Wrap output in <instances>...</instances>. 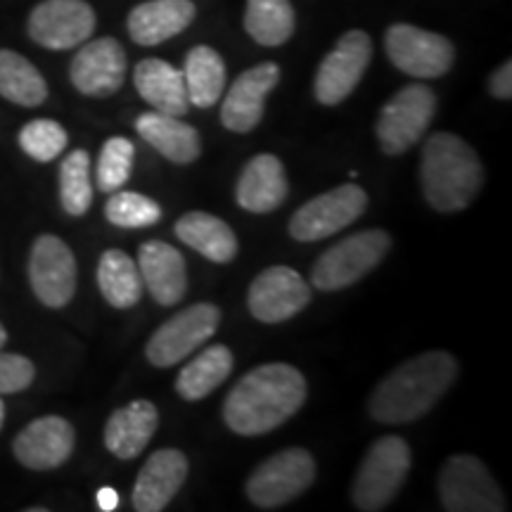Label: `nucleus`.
Wrapping results in <instances>:
<instances>
[{
    "label": "nucleus",
    "mask_w": 512,
    "mask_h": 512,
    "mask_svg": "<svg viewBox=\"0 0 512 512\" xmlns=\"http://www.w3.org/2000/svg\"><path fill=\"white\" fill-rule=\"evenodd\" d=\"M304 375L287 363H266L249 370L223 401V420L235 434L259 437L285 425L304 406Z\"/></svg>",
    "instance_id": "nucleus-1"
},
{
    "label": "nucleus",
    "mask_w": 512,
    "mask_h": 512,
    "mask_svg": "<svg viewBox=\"0 0 512 512\" xmlns=\"http://www.w3.org/2000/svg\"><path fill=\"white\" fill-rule=\"evenodd\" d=\"M456 377L458 361L448 351H425L384 377L370 399V415L387 425L418 420L437 406Z\"/></svg>",
    "instance_id": "nucleus-2"
},
{
    "label": "nucleus",
    "mask_w": 512,
    "mask_h": 512,
    "mask_svg": "<svg viewBox=\"0 0 512 512\" xmlns=\"http://www.w3.org/2000/svg\"><path fill=\"white\" fill-rule=\"evenodd\" d=\"M420 185L432 209L441 214L463 211L482 190L484 166L463 138L439 131L422 147Z\"/></svg>",
    "instance_id": "nucleus-3"
},
{
    "label": "nucleus",
    "mask_w": 512,
    "mask_h": 512,
    "mask_svg": "<svg viewBox=\"0 0 512 512\" xmlns=\"http://www.w3.org/2000/svg\"><path fill=\"white\" fill-rule=\"evenodd\" d=\"M408 472H411V446L406 444V439L396 434L377 439L356 472L354 489H351L356 510L377 512L387 508L406 484Z\"/></svg>",
    "instance_id": "nucleus-4"
},
{
    "label": "nucleus",
    "mask_w": 512,
    "mask_h": 512,
    "mask_svg": "<svg viewBox=\"0 0 512 512\" xmlns=\"http://www.w3.org/2000/svg\"><path fill=\"white\" fill-rule=\"evenodd\" d=\"M392 249V238L387 230L370 228L354 233L351 238L339 240L328 252L320 254L313 264L311 280L320 292H337L358 283L373 271Z\"/></svg>",
    "instance_id": "nucleus-5"
},
{
    "label": "nucleus",
    "mask_w": 512,
    "mask_h": 512,
    "mask_svg": "<svg viewBox=\"0 0 512 512\" xmlns=\"http://www.w3.org/2000/svg\"><path fill=\"white\" fill-rule=\"evenodd\" d=\"M437 112V95L425 83H411L401 88L377 117V140L384 155L396 157L411 150L425 136Z\"/></svg>",
    "instance_id": "nucleus-6"
},
{
    "label": "nucleus",
    "mask_w": 512,
    "mask_h": 512,
    "mask_svg": "<svg viewBox=\"0 0 512 512\" xmlns=\"http://www.w3.org/2000/svg\"><path fill=\"white\" fill-rule=\"evenodd\" d=\"M316 479V463L306 448H285L266 458L247 479V498L256 508L275 510L299 498Z\"/></svg>",
    "instance_id": "nucleus-7"
},
{
    "label": "nucleus",
    "mask_w": 512,
    "mask_h": 512,
    "mask_svg": "<svg viewBox=\"0 0 512 512\" xmlns=\"http://www.w3.org/2000/svg\"><path fill=\"white\" fill-rule=\"evenodd\" d=\"M439 498L448 512H503L505 498L489 467L475 456H451L439 472Z\"/></svg>",
    "instance_id": "nucleus-8"
},
{
    "label": "nucleus",
    "mask_w": 512,
    "mask_h": 512,
    "mask_svg": "<svg viewBox=\"0 0 512 512\" xmlns=\"http://www.w3.org/2000/svg\"><path fill=\"white\" fill-rule=\"evenodd\" d=\"M384 50L394 67L413 79H439L456 60V48L446 36L413 24H392L384 34Z\"/></svg>",
    "instance_id": "nucleus-9"
},
{
    "label": "nucleus",
    "mask_w": 512,
    "mask_h": 512,
    "mask_svg": "<svg viewBox=\"0 0 512 512\" xmlns=\"http://www.w3.org/2000/svg\"><path fill=\"white\" fill-rule=\"evenodd\" d=\"M368 207V192L344 183L302 204L290 219V235L299 242H318L349 228Z\"/></svg>",
    "instance_id": "nucleus-10"
},
{
    "label": "nucleus",
    "mask_w": 512,
    "mask_h": 512,
    "mask_svg": "<svg viewBox=\"0 0 512 512\" xmlns=\"http://www.w3.org/2000/svg\"><path fill=\"white\" fill-rule=\"evenodd\" d=\"M219 306L200 302L171 316L147 342V361L157 368H171L202 347L219 330Z\"/></svg>",
    "instance_id": "nucleus-11"
},
{
    "label": "nucleus",
    "mask_w": 512,
    "mask_h": 512,
    "mask_svg": "<svg viewBox=\"0 0 512 512\" xmlns=\"http://www.w3.org/2000/svg\"><path fill=\"white\" fill-rule=\"evenodd\" d=\"M370 57H373V41L366 31L351 29L337 41L320 62L316 79H313V95L320 105L335 107L344 102L366 74Z\"/></svg>",
    "instance_id": "nucleus-12"
},
{
    "label": "nucleus",
    "mask_w": 512,
    "mask_h": 512,
    "mask_svg": "<svg viewBox=\"0 0 512 512\" xmlns=\"http://www.w3.org/2000/svg\"><path fill=\"white\" fill-rule=\"evenodd\" d=\"M95 10L86 0H43L31 10L29 38L48 50L79 48L93 36Z\"/></svg>",
    "instance_id": "nucleus-13"
},
{
    "label": "nucleus",
    "mask_w": 512,
    "mask_h": 512,
    "mask_svg": "<svg viewBox=\"0 0 512 512\" xmlns=\"http://www.w3.org/2000/svg\"><path fill=\"white\" fill-rule=\"evenodd\" d=\"M29 283L38 302L62 309L76 292V259L67 242L57 235L36 238L29 256Z\"/></svg>",
    "instance_id": "nucleus-14"
},
{
    "label": "nucleus",
    "mask_w": 512,
    "mask_h": 512,
    "mask_svg": "<svg viewBox=\"0 0 512 512\" xmlns=\"http://www.w3.org/2000/svg\"><path fill=\"white\" fill-rule=\"evenodd\" d=\"M311 302V287L294 268L271 266L249 285V313L261 323H283L304 311Z\"/></svg>",
    "instance_id": "nucleus-15"
},
{
    "label": "nucleus",
    "mask_w": 512,
    "mask_h": 512,
    "mask_svg": "<svg viewBox=\"0 0 512 512\" xmlns=\"http://www.w3.org/2000/svg\"><path fill=\"white\" fill-rule=\"evenodd\" d=\"M126 50L117 38L105 36L81 43L79 53L69 64V79L81 95L110 98L124 86Z\"/></svg>",
    "instance_id": "nucleus-16"
},
{
    "label": "nucleus",
    "mask_w": 512,
    "mask_h": 512,
    "mask_svg": "<svg viewBox=\"0 0 512 512\" xmlns=\"http://www.w3.org/2000/svg\"><path fill=\"white\" fill-rule=\"evenodd\" d=\"M76 434L72 422L60 415H46L29 422L15 437L12 451L29 470H55L74 453Z\"/></svg>",
    "instance_id": "nucleus-17"
},
{
    "label": "nucleus",
    "mask_w": 512,
    "mask_h": 512,
    "mask_svg": "<svg viewBox=\"0 0 512 512\" xmlns=\"http://www.w3.org/2000/svg\"><path fill=\"white\" fill-rule=\"evenodd\" d=\"M280 67L275 62H261L242 72L223 100L221 121L228 131L249 133L264 117L266 95L278 86Z\"/></svg>",
    "instance_id": "nucleus-18"
},
{
    "label": "nucleus",
    "mask_w": 512,
    "mask_h": 512,
    "mask_svg": "<svg viewBox=\"0 0 512 512\" xmlns=\"http://www.w3.org/2000/svg\"><path fill=\"white\" fill-rule=\"evenodd\" d=\"M188 456L178 448H159L138 472L133 486V508L138 512H162L169 508L188 479Z\"/></svg>",
    "instance_id": "nucleus-19"
},
{
    "label": "nucleus",
    "mask_w": 512,
    "mask_h": 512,
    "mask_svg": "<svg viewBox=\"0 0 512 512\" xmlns=\"http://www.w3.org/2000/svg\"><path fill=\"white\" fill-rule=\"evenodd\" d=\"M138 271L147 292L159 306H176L185 297V290H188L185 259L169 242H143L138 249Z\"/></svg>",
    "instance_id": "nucleus-20"
},
{
    "label": "nucleus",
    "mask_w": 512,
    "mask_h": 512,
    "mask_svg": "<svg viewBox=\"0 0 512 512\" xmlns=\"http://www.w3.org/2000/svg\"><path fill=\"white\" fill-rule=\"evenodd\" d=\"M195 15L197 10L192 0H147L128 12V36L138 46H159V43L183 34Z\"/></svg>",
    "instance_id": "nucleus-21"
},
{
    "label": "nucleus",
    "mask_w": 512,
    "mask_h": 512,
    "mask_svg": "<svg viewBox=\"0 0 512 512\" xmlns=\"http://www.w3.org/2000/svg\"><path fill=\"white\" fill-rule=\"evenodd\" d=\"M290 192L285 166L275 155H256L249 159L238 178L235 200L252 214H271L283 207Z\"/></svg>",
    "instance_id": "nucleus-22"
},
{
    "label": "nucleus",
    "mask_w": 512,
    "mask_h": 512,
    "mask_svg": "<svg viewBox=\"0 0 512 512\" xmlns=\"http://www.w3.org/2000/svg\"><path fill=\"white\" fill-rule=\"evenodd\" d=\"M159 427V411L152 401L138 399L117 408L105 425V446L119 460H133L145 451Z\"/></svg>",
    "instance_id": "nucleus-23"
},
{
    "label": "nucleus",
    "mask_w": 512,
    "mask_h": 512,
    "mask_svg": "<svg viewBox=\"0 0 512 512\" xmlns=\"http://www.w3.org/2000/svg\"><path fill=\"white\" fill-rule=\"evenodd\" d=\"M136 91L147 105L155 107L157 112L171 114V117H185L190 110L188 91H185V79L181 69L174 64L159 60V57H147L136 64L133 72Z\"/></svg>",
    "instance_id": "nucleus-24"
},
{
    "label": "nucleus",
    "mask_w": 512,
    "mask_h": 512,
    "mask_svg": "<svg viewBox=\"0 0 512 512\" xmlns=\"http://www.w3.org/2000/svg\"><path fill=\"white\" fill-rule=\"evenodd\" d=\"M136 131L145 143L174 164H192L202 152L200 133L190 124H183L181 117L157 110L145 112L136 121Z\"/></svg>",
    "instance_id": "nucleus-25"
},
{
    "label": "nucleus",
    "mask_w": 512,
    "mask_h": 512,
    "mask_svg": "<svg viewBox=\"0 0 512 512\" xmlns=\"http://www.w3.org/2000/svg\"><path fill=\"white\" fill-rule=\"evenodd\" d=\"M174 230L181 242L214 264H228L238 256V238H235L233 228L207 211H190L181 216Z\"/></svg>",
    "instance_id": "nucleus-26"
},
{
    "label": "nucleus",
    "mask_w": 512,
    "mask_h": 512,
    "mask_svg": "<svg viewBox=\"0 0 512 512\" xmlns=\"http://www.w3.org/2000/svg\"><path fill=\"white\" fill-rule=\"evenodd\" d=\"M233 370V351L226 344L204 349L176 377V392L185 401H200L228 380Z\"/></svg>",
    "instance_id": "nucleus-27"
},
{
    "label": "nucleus",
    "mask_w": 512,
    "mask_h": 512,
    "mask_svg": "<svg viewBox=\"0 0 512 512\" xmlns=\"http://www.w3.org/2000/svg\"><path fill=\"white\" fill-rule=\"evenodd\" d=\"M183 79L190 105L207 110L219 102L223 88H226V62L214 48L195 46L185 55Z\"/></svg>",
    "instance_id": "nucleus-28"
},
{
    "label": "nucleus",
    "mask_w": 512,
    "mask_h": 512,
    "mask_svg": "<svg viewBox=\"0 0 512 512\" xmlns=\"http://www.w3.org/2000/svg\"><path fill=\"white\" fill-rule=\"evenodd\" d=\"M98 287L114 309H131L143 297V278L138 264L121 249H107L98 264Z\"/></svg>",
    "instance_id": "nucleus-29"
},
{
    "label": "nucleus",
    "mask_w": 512,
    "mask_h": 512,
    "mask_svg": "<svg viewBox=\"0 0 512 512\" xmlns=\"http://www.w3.org/2000/svg\"><path fill=\"white\" fill-rule=\"evenodd\" d=\"M0 95L19 107H38L48 98V83L27 57L0 48Z\"/></svg>",
    "instance_id": "nucleus-30"
},
{
    "label": "nucleus",
    "mask_w": 512,
    "mask_h": 512,
    "mask_svg": "<svg viewBox=\"0 0 512 512\" xmlns=\"http://www.w3.org/2000/svg\"><path fill=\"white\" fill-rule=\"evenodd\" d=\"M294 8L290 0H247L245 29L259 46L278 48L294 34Z\"/></svg>",
    "instance_id": "nucleus-31"
},
{
    "label": "nucleus",
    "mask_w": 512,
    "mask_h": 512,
    "mask_svg": "<svg viewBox=\"0 0 512 512\" xmlns=\"http://www.w3.org/2000/svg\"><path fill=\"white\" fill-rule=\"evenodd\" d=\"M60 200L69 216H83L93 204L91 155L74 150L60 164Z\"/></svg>",
    "instance_id": "nucleus-32"
},
{
    "label": "nucleus",
    "mask_w": 512,
    "mask_h": 512,
    "mask_svg": "<svg viewBox=\"0 0 512 512\" xmlns=\"http://www.w3.org/2000/svg\"><path fill=\"white\" fill-rule=\"evenodd\" d=\"M105 216L119 228H147L162 219V207L152 197L140 192L117 190L105 204Z\"/></svg>",
    "instance_id": "nucleus-33"
},
{
    "label": "nucleus",
    "mask_w": 512,
    "mask_h": 512,
    "mask_svg": "<svg viewBox=\"0 0 512 512\" xmlns=\"http://www.w3.org/2000/svg\"><path fill=\"white\" fill-rule=\"evenodd\" d=\"M19 147L34 162H53L67 147V131L55 119H34L19 131Z\"/></svg>",
    "instance_id": "nucleus-34"
},
{
    "label": "nucleus",
    "mask_w": 512,
    "mask_h": 512,
    "mask_svg": "<svg viewBox=\"0 0 512 512\" xmlns=\"http://www.w3.org/2000/svg\"><path fill=\"white\" fill-rule=\"evenodd\" d=\"M133 159H136V147L128 138H110L102 147L98 159V185L100 192H117L124 188L133 169Z\"/></svg>",
    "instance_id": "nucleus-35"
},
{
    "label": "nucleus",
    "mask_w": 512,
    "mask_h": 512,
    "mask_svg": "<svg viewBox=\"0 0 512 512\" xmlns=\"http://www.w3.org/2000/svg\"><path fill=\"white\" fill-rule=\"evenodd\" d=\"M36 377V368L29 358L0 351V394L24 392Z\"/></svg>",
    "instance_id": "nucleus-36"
},
{
    "label": "nucleus",
    "mask_w": 512,
    "mask_h": 512,
    "mask_svg": "<svg viewBox=\"0 0 512 512\" xmlns=\"http://www.w3.org/2000/svg\"><path fill=\"white\" fill-rule=\"evenodd\" d=\"M489 93L498 100L512 98V62L505 60L494 74L489 76Z\"/></svg>",
    "instance_id": "nucleus-37"
},
{
    "label": "nucleus",
    "mask_w": 512,
    "mask_h": 512,
    "mask_svg": "<svg viewBox=\"0 0 512 512\" xmlns=\"http://www.w3.org/2000/svg\"><path fill=\"white\" fill-rule=\"evenodd\" d=\"M98 508L102 512H112L119 508V494L117 489H112V486H102L98 491Z\"/></svg>",
    "instance_id": "nucleus-38"
},
{
    "label": "nucleus",
    "mask_w": 512,
    "mask_h": 512,
    "mask_svg": "<svg viewBox=\"0 0 512 512\" xmlns=\"http://www.w3.org/2000/svg\"><path fill=\"white\" fill-rule=\"evenodd\" d=\"M5 342H8V332H5L3 325H0V349L5 347Z\"/></svg>",
    "instance_id": "nucleus-39"
},
{
    "label": "nucleus",
    "mask_w": 512,
    "mask_h": 512,
    "mask_svg": "<svg viewBox=\"0 0 512 512\" xmlns=\"http://www.w3.org/2000/svg\"><path fill=\"white\" fill-rule=\"evenodd\" d=\"M3 422H5V403L0 401V427H3Z\"/></svg>",
    "instance_id": "nucleus-40"
}]
</instances>
